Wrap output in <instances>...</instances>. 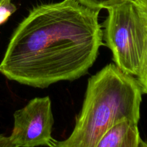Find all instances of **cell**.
<instances>
[{
    "label": "cell",
    "instance_id": "cell-3",
    "mask_svg": "<svg viewBox=\"0 0 147 147\" xmlns=\"http://www.w3.org/2000/svg\"><path fill=\"white\" fill-rule=\"evenodd\" d=\"M103 39L112 53L115 64L136 77L147 41V18L137 0L108 7Z\"/></svg>",
    "mask_w": 147,
    "mask_h": 147
},
{
    "label": "cell",
    "instance_id": "cell-9",
    "mask_svg": "<svg viewBox=\"0 0 147 147\" xmlns=\"http://www.w3.org/2000/svg\"><path fill=\"white\" fill-rule=\"evenodd\" d=\"M16 7L11 3V1L0 5V25L7 22L9 17L16 11Z\"/></svg>",
    "mask_w": 147,
    "mask_h": 147
},
{
    "label": "cell",
    "instance_id": "cell-5",
    "mask_svg": "<svg viewBox=\"0 0 147 147\" xmlns=\"http://www.w3.org/2000/svg\"><path fill=\"white\" fill-rule=\"evenodd\" d=\"M133 123H135V122L131 121H124L118 123L107 132L97 147H122Z\"/></svg>",
    "mask_w": 147,
    "mask_h": 147
},
{
    "label": "cell",
    "instance_id": "cell-1",
    "mask_svg": "<svg viewBox=\"0 0 147 147\" xmlns=\"http://www.w3.org/2000/svg\"><path fill=\"white\" fill-rule=\"evenodd\" d=\"M100 10L78 0L33 8L14 30L0 73L10 80L40 88L84 76L104 45Z\"/></svg>",
    "mask_w": 147,
    "mask_h": 147
},
{
    "label": "cell",
    "instance_id": "cell-2",
    "mask_svg": "<svg viewBox=\"0 0 147 147\" xmlns=\"http://www.w3.org/2000/svg\"><path fill=\"white\" fill-rule=\"evenodd\" d=\"M141 91L137 79L110 63L88 80L82 111L70 136L49 147H97L107 132L124 121L138 123Z\"/></svg>",
    "mask_w": 147,
    "mask_h": 147
},
{
    "label": "cell",
    "instance_id": "cell-11",
    "mask_svg": "<svg viewBox=\"0 0 147 147\" xmlns=\"http://www.w3.org/2000/svg\"><path fill=\"white\" fill-rule=\"evenodd\" d=\"M137 1L139 3L140 6H141V8H142L143 11H144V14H145L146 17L147 18V1H141V0H137Z\"/></svg>",
    "mask_w": 147,
    "mask_h": 147
},
{
    "label": "cell",
    "instance_id": "cell-6",
    "mask_svg": "<svg viewBox=\"0 0 147 147\" xmlns=\"http://www.w3.org/2000/svg\"><path fill=\"white\" fill-rule=\"evenodd\" d=\"M136 79L141 87L142 93L147 94V41Z\"/></svg>",
    "mask_w": 147,
    "mask_h": 147
},
{
    "label": "cell",
    "instance_id": "cell-4",
    "mask_svg": "<svg viewBox=\"0 0 147 147\" xmlns=\"http://www.w3.org/2000/svg\"><path fill=\"white\" fill-rule=\"evenodd\" d=\"M54 119L48 96L35 98L14 113V127L10 136L16 147L50 146Z\"/></svg>",
    "mask_w": 147,
    "mask_h": 147
},
{
    "label": "cell",
    "instance_id": "cell-7",
    "mask_svg": "<svg viewBox=\"0 0 147 147\" xmlns=\"http://www.w3.org/2000/svg\"><path fill=\"white\" fill-rule=\"evenodd\" d=\"M82 4L92 9H108V7L118 4L125 0H78Z\"/></svg>",
    "mask_w": 147,
    "mask_h": 147
},
{
    "label": "cell",
    "instance_id": "cell-8",
    "mask_svg": "<svg viewBox=\"0 0 147 147\" xmlns=\"http://www.w3.org/2000/svg\"><path fill=\"white\" fill-rule=\"evenodd\" d=\"M140 139L138 123H133L125 137L122 147H137Z\"/></svg>",
    "mask_w": 147,
    "mask_h": 147
},
{
    "label": "cell",
    "instance_id": "cell-13",
    "mask_svg": "<svg viewBox=\"0 0 147 147\" xmlns=\"http://www.w3.org/2000/svg\"><path fill=\"white\" fill-rule=\"evenodd\" d=\"M9 1H11V0H0V5L6 2H9Z\"/></svg>",
    "mask_w": 147,
    "mask_h": 147
},
{
    "label": "cell",
    "instance_id": "cell-12",
    "mask_svg": "<svg viewBox=\"0 0 147 147\" xmlns=\"http://www.w3.org/2000/svg\"><path fill=\"white\" fill-rule=\"evenodd\" d=\"M137 147H147V142H144V141L142 140V139H141V137H140Z\"/></svg>",
    "mask_w": 147,
    "mask_h": 147
},
{
    "label": "cell",
    "instance_id": "cell-14",
    "mask_svg": "<svg viewBox=\"0 0 147 147\" xmlns=\"http://www.w3.org/2000/svg\"><path fill=\"white\" fill-rule=\"evenodd\" d=\"M141 1H147V0H141Z\"/></svg>",
    "mask_w": 147,
    "mask_h": 147
},
{
    "label": "cell",
    "instance_id": "cell-10",
    "mask_svg": "<svg viewBox=\"0 0 147 147\" xmlns=\"http://www.w3.org/2000/svg\"><path fill=\"white\" fill-rule=\"evenodd\" d=\"M0 147H16L12 143L10 136L0 134Z\"/></svg>",
    "mask_w": 147,
    "mask_h": 147
}]
</instances>
